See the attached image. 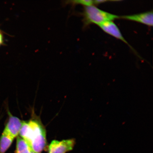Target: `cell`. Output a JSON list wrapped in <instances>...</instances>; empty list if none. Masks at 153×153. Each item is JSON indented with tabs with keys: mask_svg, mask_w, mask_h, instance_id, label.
<instances>
[{
	"mask_svg": "<svg viewBox=\"0 0 153 153\" xmlns=\"http://www.w3.org/2000/svg\"><path fill=\"white\" fill-rule=\"evenodd\" d=\"M65 4H71L74 5L77 4H80L85 7L93 5L94 1L91 0H80V1H69L65 2Z\"/></svg>",
	"mask_w": 153,
	"mask_h": 153,
	"instance_id": "9c48e42d",
	"label": "cell"
},
{
	"mask_svg": "<svg viewBox=\"0 0 153 153\" xmlns=\"http://www.w3.org/2000/svg\"><path fill=\"white\" fill-rule=\"evenodd\" d=\"M19 135L36 153H41L47 145L46 135L41 124L34 120L23 122Z\"/></svg>",
	"mask_w": 153,
	"mask_h": 153,
	"instance_id": "6da1fadb",
	"label": "cell"
},
{
	"mask_svg": "<svg viewBox=\"0 0 153 153\" xmlns=\"http://www.w3.org/2000/svg\"><path fill=\"white\" fill-rule=\"evenodd\" d=\"M4 43L3 37L2 33L0 30V45H2Z\"/></svg>",
	"mask_w": 153,
	"mask_h": 153,
	"instance_id": "30bf717a",
	"label": "cell"
},
{
	"mask_svg": "<svg viewBox=\"0 0 153 153\" xmlns=\"http://www.w3.org/2000/svg\"><path fill=\"white\" fill-rule=\"evenodd\" d=\"M84 26L91 24L99 25L109 21H112L120 18L117 15L111 14L98 9L93 5L85 7L83 13Z\"/></svg>",
	"mask_w": 153,
	"mask_h": 153,
	"instance_id": "7a4b0ae2",
	"label": "cell"
},
{
	"mask_svg": "<svg viewBox=\"0 0 153 153\" xmlns=\"http://www.w3.org/2000/svg\"><path fill=\"white\" fill-rule=\"evenodd\" d=\"M31 153H36L34 152H33V151L32 150Z\"/></svg>",
	"mask_w": 153,
	"mask_h": 153,
	"instance_id": "8fae6325",
	"label": "cell"
},
{
	"mask_svg": "<svg viewBox=\"0 0 153 153\" xmlns=\"http://www.w3.org/2000/svg\"><path fill=\"white\" fill-rule=\"evenodd\" d=\"M120 18L125 20L134 21L149 26H152L153 13L152 11L140 13V14L129 15H124Z\"/></svg>",
	"mask_w": 153,
	"mask_h": 153,
	"instance_id": "8992f818",
	"label": "cell"
},
{
	"mask_svg": "<svg viewBox=\"0 0 153 153\" xmlns=\"http://www.w3.org/2000/svg\"><path fill=\"white\" fill-rule=\"evenodd\" d=\"M98 26L101 29H102L105 33L113 36L117 39L121 40L124 43L127 44L131 48V49L134 50L133 48L130 46L129 43L124 39L119 28L112 21L104 22L99 25Z\"/></svg>",
	"mask_w": 153,
	"mask_h": 153,
	"instance_id": "5b68a950",
	"label": "cell"
},
{
	"mask_svg": "<svg viewBox=\"0 0 153 153\" xmlns=\"http://www.w3.org/2000/svg\"><path fill=\"white\" fill-rule=\"evenodd\" d=\"M9 118L3 131L14 139L20 134L23 122L19 118L9 113Z\"/></svg>",
	"mask_w": 153,
	"mask_h": 153,
	"instance_id": "277c9868",
	"label": "cell"
},
{
	"mask_svg": "<svg viewBox=\"0 0 153 153\" xmlns=\"http://www.w3.org/2000/svg\"><path fill=\"white\" fill-rule=\"evenodd\" d=\"M14 138L3 133L0 137V153H5L12 144Z\"/></svg>",
	"mask_w": 153,
	"mask_h": 153,
	"instance_id": "52a82bcc",
	"label": "cell"
},
{
	"mask_svg": "<svg viewBox=\"0 0 153 153\" xmlns=\"http://www.w3.org/2000/svg\"><path fill=\"white\" fill-rule=\"evenodd\" d=\"M32 150L29 145L22 137L17 139L16 153H31Z\"/></svg>",
	"mask_w": 153,
	"mask_h": 153,
	"instance_id": "ba28073f",
	"label": "cell"
},
{
	"mask_svg": "<svg viewBox=\"0 0 153 153\" xmlns=\"http://www.w3.org/2000/svg\"><path fill=\"white\" fill-rule=\"evenodd\" d=\"M75 144L74 139L53 140L49 145V153H66L72 150Z\"/></svg>",
	"mask_w": 153,
	"mask_h": 153,
	"instance_id": "3957f363",
	"label": "cell"
}]
</instances>
